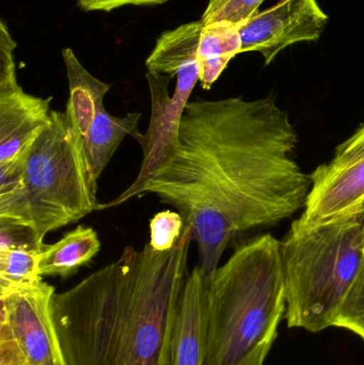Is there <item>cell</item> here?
<instances>
[{
  "label": "cell",
  "mask_w": 364,
  "mask_h": 365,
  "mask_svg": "<svg viewBox=\"0 0 364 365\" xmlns=\"http://www.w3.org/2000/svg\"><path fill=\"white\" fill-rule=\"evenodd\" d=\"M62 57L70 90L66 113L75 130L85 139L98 110L104 107V98L110 86L90 74L72 49H63Z\"/></svg>",
  "instance_id": "cell-12"
},
{
  "label": "cell",
  "mask_w": 364,
  "mask_h": 365,
  "mask_svg": "<svg viewBox=\"0 0 364 365\" xmlns=\"http://www.w3.org/2000/svg\"><path fill=\"white\" fill-rule=\"evenodd\" d=\"M0 365H31L14 339L0 327Z\"/></svg>",
  "instance_id": "cell-24"
},
{
  "label": "cell",
  "mask_w": 364,
  "mask_h": 365,
  "mask_svg": "<svg viewBox=\"0 0 364 365\" xmlns=\"http://www.w3.org/2000/svg\"><path fill=\"white\" fill-rule=\"evenodd\" d=\"M55 287L44 281L0 293V327L31 365H68L53 313Z\"/></svg>",
  "instance_id": "cell-6"
},
{
  "label": "cell",
  "mask_w": 364,
  "mask_h": 365,
  "mask_svg": "<svg viewBox=\"0 0 364 365\" xmlns=\"http://www.w3.org/2000/svg\"><path fill=\"white\" fill-rule=\"evenodd\" d=\"M241 26L230 21H216L203 26L199 41L198 62L205 60H232L241 53Z\"/></svg>",
  "instance_id": "cell-17"
},
{
  "label": "cell",
  "mask_w": 364,
  "mask_h": 365,
  "mask_svg": "<svg viewBox=\"0 0 364 365\" xmlns=\"http://www.w3.org/2000/svg\"><path fill=\"white\" fill-rule=\"evenodd\" d=\"M358 215L359 216H360V218L363 219V220L364 221V201L363 203L361 204L360 210H359Z\"/></svg>",
  "instance_id": "cell-25"
},
{
  "label": "cell",
  "mask_w": 364,
  "mask_h": 365,
  "mask_svg": "<svg viewBox=\"0 0 364 365\" xmlns=\"http://www.w3.org/2000/svg\"><path fill=\"white\" fill-rule=\"evenodd\" d=\"M100 242L92 227L78 225L59 242L44 245L40 253V276L68 278L100 252Z\"/></svg>",
  "instance_id": "cell-13"
},
{
  "label": "cell",
  "mask_w": 364,
  "mask_h": 365,
  "mask_svg": "<svg viewBox=\"0 0 364 365\" xmlns=\"http://www.w3.org/2000/svg\"><path fill=\"white\" fill-rule=\"evenodd\" d=\"M264 0H209L200 21L203 25L230 21L241 26L256 14Z\"/></svg>",
  "instance_id": "cell-19"
},
{
  "label": "cell",
  "mask_w": 364,
  "mask_h": 365,
  "mask_svg": "<svg viewBox=\"0 0 364 365\" xmlns=\"http://www.w3.org/2000/svg\"><path fill=\"white\" fill-rule=\"evenodd\" d=\"M281 257L288 327H333L364 265V221L358 214L323 225L298 218L281 240Z\"/></svg>",
  "instance_id": "cell-4"
},
{
  "label": "cell",
  "mask_w": 364,
  "mask_h": 365,
  "mask_svg": "<svg viewBox=\"0 0 364 365\" xmlns=\"http://www.w3.org/2000/svg\"><path fill=\"white\" fill-rule=\"evenodd\" d=\"M44 245L38 240L31 227L0 221V250L24 248L42 251Z\"/></svg>",
  "instance_id": "cell-21"
},
{
  "label": "cell",
  "mask_w": 364,
  "mask_h": 365,
  "mask_svg": "<svg viewBox=\"0 0 364 365\" xmlns=\"http://www.w3.org/2000/svg\"><path fill=\"white\" fill-rule=\"evenodd\" d=\"M209 276L197 265L188 274L173 327L169 365H204Z\"/></svg>",
  "instance_id": "cell-11"
},
{
  "label": "cell",
  "mask_w": 364,
  "mask_h": 365,
  "mask_svg": "<svg viewBox=\"0 0 364 365\" xmlns=\"http://www.w3.org/2000/svg\"><path fill=\"white\" fill-rule=\"evenodd\" d=\"M192 227L175 248L126 247L117 261L55 294L53 319L68 365H169L187 279Z\"/></svg>",
  "instance_id": "cell-2"
},
{
  "label": "cell",
  "mask_w": 364,
  "mask_h": 365,
  "mask_svg": "<svg viewBox=\"0 0 364 365\" xmlns=\"http://www.w3.org/2000/svg\"><path fill=\"white\" fill-rule=\"evenodd\" d=\"M141 113H128L119 118L110 115L105 107L98 110L89 133L83 139L85 156L96 180L102 175L115 152L128 135L138 130Z\"/></svg>",
  "instance_id": "cell-14"
},
{
  "label": "cell",
  "mask_w": 364,
  "mask_h": 365,
  "mask_svg": "<svg viewBox=\"0 0 364 365\" xmlns=\"http://www.w3.org/2000/svg\"><path fill=\"white\" fill-rule=\"evenodd\" d=\"M185 229V221L180 212L165 210L158 212L150 221V242L158 252H167L175 248Z\"/></svg>",
  "instance_id": "cell-20"
},
{
  "label": "cell",
  "mask_w": 364,
  "mask_h": 365,
  "mask_svg": "<svg viewBox=\"0 0 364 365\" xmlns=\"http://www.w3.org/2000/svg\"><path fill=\"white\" fill-rule=\"evenodd\" d=\"M17 44L6 23L0 25V165L19 158L38 136L51 115L53 98L24 91L16 77L13 51Z\"/></svg>",
  "instance_id": "cell-7"
},
{
  "label": "cell",
  "mask_w": 364,
  "mask_h": 365,
  "mask_svg": "<svg viewBox=\"0 0 364 365\" xmlns=\"http://www.w3.org/2000/svg\"><path fill=\"white\" fill-rule=\"evenodd\" d=\"M203 26L201 21H192L164 32L145 61L147 72L177 76L184 64L196 59Z\"/></svg>",
  "instance_id": "cell-15"
},
{
  "label": "cell",
  "mask_w": 364,
  "mask_h": 365,
  "mask_svg": "<svg viewBox=\"0 0 364 365\" xmlns=\"http://www.w3.org/2000/svg\"><path fill=\"white\" fill-rule=\"evenodd\" d=\"M40 250H0V293L29 287L43 280L38 272Z\"/></svg>",
  "instance_id": "cell-16"
},
{
  "label": "cell",
  "mask_w": 364,
  "mask_h": 365,
  "mask_svg": "<svg viewBox=\"0 0 364 365\" xmlns=\"http://www.w3.org/2000/svg\"><path fill=\"white\" fill-rule=\"evenodd\" d=\"M167 1L169 0H77V4L85 12H110L126 6H154L166 4Z\"/></svg>",
  "instance_id": "cell-22"
},
{
  "label": "cell",
  "mask_w": 364,
  "mask_h": 365,
  "mask_svg": "<svg viewBox=\"0 0 364 365\" xmlns=\"http://www.w3.org/2000/svg\"><path fill=\"white\" fill-rule=\"evenodd\" d=\"M96 192L83 139L66 111L51 110L26 151L21 186L0 197V221L31 227L44 244L49 232L98 210Z\"/></svg>",
  "instance_id": "cell-5"
},
{
  "label": "cell",
  "mask_w": 364,
  "mask_h": 365,
  "mask_svg": "<svg viewBox=\"0 0 364 365\" xmlns=\"http://www.w3.org/2000/svg\"><path fill=\"white\" fill-rule=\"evenodd\" d=\"M364 158V125L336 149L331 162L346 164Z\"/></svg>",
  "instance_id": "cell-23"
},
{
  "label": "cell",
  "mask_w": 364,
  "mask_h": 365,
  "mask_svg": "<svg viewBox=\"0 0 364 365\" xmlns=\"http://www.w3.org/2000/svg\"><path fill=\"white\" fill-rule=\"evenodd\" d=\"M297 141L275 96L188 102L160 166L98 210L157 195L192 227L198 265L212 274L239 234L278 225L305 208L312 182L294 158Z\"/></svg>",
  "instance_id": "cell-1"
},
{
  "label": "cell",
  "mask_w": 364,
  "mask_h": 365,
  "mask_svg": "<svg viewBox=\"0 0 364 365\" xmlns=\"http://www.w3.org/2000/svg\"><path fill=\"white\" fill-rule=\"evenodd\" d=\"M311 189L301 218L323 225L358 214L364 201V158L321 165L310 175Z\"/></svg>",
  "instance_id": "cell-10"
},
{
  "label": "cell",
  "mask_w": 364,
  "mask_h": 365,
  "mask_svg": "<svg viewBox=\"0 0 364 365\" xmlns=\"http://www.w3.org/2000/svg\"><path fill=\"white\" fill-rule=\"evenodd\" d=\"M333 327L350 330L364 344V265L340 306Z\"/></svg>",
  "instance_id": "cell-18"
},
{
  "label": "cell",
  "mask_w": 364,
  "mask_h": 365,
  "mask_svg": "<svg viewBox=\"0 0 364 365\" xmlns=\"http://www.w3.org/2000/svg\"><path fill=\"white\" fill-rule=\"evenodd\" d=\"M151 93V120L145 134L137 132L134 138L140 143L143 160L138 177L130 186L141 184L162 163L169 148L177 140L180 122L189 102L194 86L199 81L198 60L184 64L177 74L175 93L170 96L169 83L172 77L147 72Z\"/></svg>",
  "instance_id": "cell-9"
},
{
  "label": "cell",
  "mask_w": 364,
  "mask_h": 365,
  "mask_svg": "<svg viewBox=\"0 0 364 365\" xmlns=\"http://www.w3.org/2000/svg\"><path fill=\"white\" fill-rule=\"evenodd\" d=\"M281 240L241 244L209 276L204 365H263L286 314Z\"/></svg>",
  "instance_id": "cell-3"
},
{
  "label": "cell",
  "mask_w": 364,
  "mask_h": 365,
  "mask_svg": "<svg viewBox=\"0 0 364 365\" xmlns=\"http://www.w3.org/2000/svg\"><path fill=\"white\" fill-rule=\"evenodd\" d=\"M328 19L316 0H280L239 27L241 53L258 51L269 64L290 45L318 41Z\"/></svg>",
  "instance_id": "cell-8"
}]
</instances>
